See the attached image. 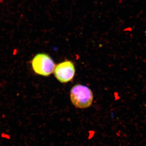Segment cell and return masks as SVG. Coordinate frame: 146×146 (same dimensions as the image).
Wrapping results in <instances>:
<instances>
[{"label":"cell","instance_id":"1","mask_svg":"<svg viewBox=\"0 0 146 146\" xmlns=\"http://www.w3.org/2000/svg\"><path fill=\"white\" fill-rule=\"evenodd\" d=\"M70 100L75 107L80 109L89 107L93 101V95L89 87L80 84L74 85L70 91Z\"/></svg>","mask_w":146,"mask_h":146},{"label":"cell","instance_id":"2","mask_svg":"<svg viewBox=\"0 0 146 146\" xmlns=\"http://www.w3.org/2000/svg\"><path fill=\"white\" fill-rule=\"evenodd\" d=\"M33 70L36 74L48 76L54 71L56 65L52 58L44 53L36 54L31 61Z\"/></svg>","mask_w":146,"mask_h":146},{"label":"cell","instance_id":"3","mask_svg":"<svg viewBox=\"0 0 146 146\" xmlns=\"http://www.w3.org/2000/svg\"><path fill=\"white\" fill-rule=\"evenodd\" d=\"M54 74L61 83H67L72 80L75 73V68L73 62L65 61L56 65Z\"/></svg>","mask_w":146,"mask_h":146}]
</instances>
